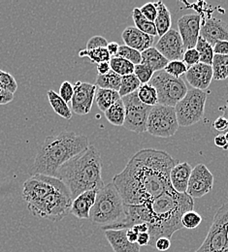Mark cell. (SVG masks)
<instances>
[{
    "instance_id": "cell-1",
    "label": "cell",
    "mask_w": 228,
    "mask_h": 252,
    "mask_svg": "<svg viewBox=\"0 0 228 252\" xmlns=\"http://www.w3.org/2000/svg\"><path fill=\"white\" fill-rule=\"evenodd\" d=\"M178 163L166 152L145 149L132 157L113 184L127 205H143L173 189L170 173Z\"/></svg>"
},
{
    "instance_id": "cell-2",
    "label": "cell",
    "mask_w": 228,
    "mask_h": 252,
    "mask_svg": "<svg viewBox=\"0 0 228 252\" xmlns=\"http://www.w3.org/2000/svg\"><path fill=\"white\" fill-rule=\"evenodd\" d=\"M194 198L187 193H178L171 189L143 205H127V220L114 229H130L135 225L147 223L151 238L149 246L155 248L159 239L171 240L174 233L184 228L182 218L186 213L194 211Z\"/></svg>"
},
{
    "instance_id": "cell-3",
    "label": "cell",
    "mask_w": 228,
    "mask_h": 252,
    "mask_svg": "<svg viewBox=\"0 0 228 252\" xmlns=\"http://www.w3.org/2000/svg\"><path fill=\"white\" fill-rule=\"evenodd\" d=\"M89 146L88 138L75 132L64 131L59 135L49 136L38 150L30 173L32 176L56 178L64 164L83 153Z\"/></svg>"
},
{
    "instance_id": "cell-4",
    "label": "cell",
    "mask_w": 228,
    "mask_h": 252,
    "mask_svg": "<svg viewBox=\"0 0 228 252\" xmlns=\"http://www.w3.org/2000/svg\"><path fill=\"white\" fill-rule=\"evenodd\" d=\"M101 172V155L94 145H90L83 153L64 164L56 178L68 188L74 200L86 191H98L105 186Z\"/></svg>"
},
{
    "instance_id": "cell-5",
    "label": "cell",
    "mask_w": 228,
    "mask_h": 252,
    "mask_svg": "<svg viewBox=\"0 0 228 252\" xmlns=\"http://www.w3.org/2000/svg\"><path fill=\"white\" fill-rule=\"evenodd\" d=\"M127 217V204L113 183H109L98 190L96 203L90 215L92 222L101 225L102 229L106 231L124 222Z\"/></svg>"
},
{
    "instance_id": "cell-6",
    "label": "cell",
    "mask_w": 228,
    "mask_h": 252,
    "mask_svg": "<svg viewBox=\"0 0 228 252\" xmlns=\"http://www.w3.org/2000/svg\"><path fill=\"white\" fill-rule=\"evenodd\" d=\"M73 198L70 190L62 184L38 204L28 207L30 213L39 219H45L53 222L63 220L71 211Z\"/></svg>"
},
{
    "instance_id": "cell-7",
    "label": "cell",
    "mask_w": 228,
    "mask_h": 252,
    "mask_svg": "<svg viewBox=\"0 0 228 252\" xmlns=\"http://www.w3.org/2000/svg\"><path fill=\"white\" fill-rule=\"evenodd\" d=\"M149 84L158 93L159 104L173 108L186 96L189 91L182 78H174L164 70L156 72Z\"/></svg>"
},
{
    "instance_id": "cell-8",
    "label": "cell",
    "mask_w": 228,
    "mask_h": 252,
    "mask_svg": "<svg viewBox=\"0 0 228 252\" xmlns=\"http://www.w3.org/2000/svg\"><path fill=\"white\" fill-rule=\"evenodd\" d=\"M207 101L206 92L192 89L175 106L179 126H192L199 123L205 113Z\"/></svg>"
},
{
    "instance_id": "cell-9",
    "label": "cell",
    "mask_w": 228,
    "mask_h": 252,
    "mask_svg": "<svg viewBox=\"0 0 228 252\" xmlns=\"http://www.w3.org/2000/svg\"><path fill=\"white\" fill-rule=\"evenodd\" d=\"M228 249V203L216 213L208 235L195 252H223Z\"/></svg>"
},
{
    "instance_id": "cell-10",
    "label": "cell",
    "mask_w": 228,
    "mask_h": 252,
    "mask_svg": "<svg viewBox=\"0 0 228 252\" xmlns=\"http://www.w3.org/2000/svg\"><path fill=\"white\" fill-rule=\"evenodd\" d=\"M179 123L175 108L161 104L153 107L147 124V131L160 138H169L176 134Z\"/></svg>"
},
{
    "instance_id": "cell-11",
    "label": "cell",
    "mask_w": 228,
    "mask_h": 252,
    "mask_svg": "<svg viewBox=\"0 0 228 252\" xmlns=\"http://www.w3.org/2000/svg\"><path fill=\"white\" fill-rule=\"evenodd\" d=\"M126 108L125 128L135 133H144L147 131L149 115L153 107L142 103L137 92L122 98Z\"/></svg>"
},
{
    "instance_id": "cell-12",
    "label": "cell",
    "mask_w": 228,
    "mask_h": 252,
    "mask_svg": "<svg viewBox=\"0 0 228 252\" xmlns=\"http://www.w3.org/2000/svg\"><path fill=\"white\" fill-rule=\"evenodd\" d=\"M61 184L62 181L54 177L43 175L32 176L23 186L22 197L27 202L28 207H32L45 199Z\"/></svg>"
},
{
    "instance_id": "cell-13",
    "label": "cell",
    "mask_w": 228,
    "mask_h": 252,
    "mask_svg": "<svg viewBox=\"0 0 228 252\" xmlns=\"http://www.w3.org/2000/svg\"><path fill=\"white\" fill-rule=\"evenodd\" d=\"M98 87L90 83L77 82L74 85V95L71 100V110L79 116L88 115L96 101Z\"/></svg>"
},
{
    "instance_id": "cell-14",
    "label": "cell",
    "mask_w": 228,
    "mask_h": 252,
    "mask_svg": "<svg viewBox=\"0 0 228 252\" xmlns=\"http://www.w3.org/2000/svg\"><path fill=\"white\" fill-rule=\"evenodd\" d=\"M214 186V176L204 164H198L193 169L187 194L192 198H201L208 194Z\"/></svg>"
},
{
    "instance_id": "cell-15",
    "label": "cell",
    "mask_w": 228,
    "mask_h": 252,
    "mask_svg": "<svg viewBox=\"0 0 228 252\" xmlns=\"http://www.w3.org/2000/svg\"><path fill=\"white\" fill-rule=\"evenodd\" d=\"M155 48L169 62L183 61L186 52L182 37L175 30H170L161 37Z\"/></svg>"
},
{
    "instance_id": "cell-16",
    "label": "cell",
    "mask_w": 228,
    "mask_h": 252,
    "mask_svg": "<svg viewBox=\"0 0 228 252\" xmlns=\"http://www.w3.org/2000/svg\"><path fill=\"white\" fill-rule=\"evenodd\" d=\"M201 27V16L198 14L185 15L179 19L178 29L186 51L195 49Z\"/></svg>"
},
{
    "instance_id": "cell-17",
    "label": "cell",
    "mask_w": 228,
    "mask_h": 252,
    "mask_svg": "<svg viewBox=\"0 0 228 252\" xmlns=\"http://www.w3.org/2000/svg\"><path fill=\"white\" fill-rule=\"evenodd\" d=\"M200 37L207 41L212 47L218 42L228 41V24L223 20L211 18L201 27Z\"/></svg>"
},
{
    "instance_id": "cell-18",
    "label": "cell",
    "mask_w": 228,
    "mask_h": 252,
    "mask_svg": "<svg viewBox=\"0 0 228 252\" xmlns=\"http://www.w3.org/2000/svg\"><path fill=\"white\" fill-rule=\"evenodd\" d=\"M186 78L193 89L205 92L213 81V68L211 65L199 63L188 68Z\"/></svg>"
},
{
    "instance_id": "cell-19",
    "label": "cell",
    "mask_w": 228,
    "mask_h": 252,
    "mask_svg": "<svg viewBox=\"0 0 228 252\" xmlns=\"http://www.w3.org/2000/svg\"><path fill=\"white\" fill-rule=\"evenodd\" d=\"M122 38L126 46L130 47L140 53H143L144 51L152 48L155 42L154 36L140 32L135 27L127 28L123 32Z\"/></svg>"
},
{
    "instance_id": "cell-20",
    "label": "cell",
    "mask_w": 228,
    "mask_h": 252,
    "mask_svg": "<svg viewBox=\"0 0 228 252\" xmlns=\"http://www.w3.org/2000/svg\"><path fill=\"white\" fill-rule=\"evenodd\" d=\"M97 190H90L82 193L73 200L70 214L78 220H90L91 211L97 200Z\"/></svg>"
},
{
    "instance_id": "cell-21",
    "label": "cell",
    "mask_w": 228,
    "mask_h": 252,
    "mask_svg": "<svg viewBox=\"0 0 228 252\" xmlns=\"http://www.w3.org/2000/svg\"><path fill=\"white\" fill-rule=\"evenodd\" d=\"M105 237L115 252H140V246L131 243L127 237V229L106 230Z\"/></svg>"
},
{
    "instance_id": "cell-22",
    "label": "cell",
    "mask_w": 228,
    "mask_h": 252,
    "mask_svg": "<svg viewBox=\"0 0 228 252\" xmlns=\"http://www.w3.org/2000/svg\"><path fill=\"white\" fill-rule=\"evenodd\" d=\"M193 167L190 163H178L170 173V182L173 189L178 193H187Z\"/></svg>"
},
{
    "instance_id": "cell-23",
    "label": "cell",
    "mask_w": 228,
    "mask_h": 252,
    "mask_svg": "<svg viewBox=\"0 0 228 252\" xmlns=\"http://www.w3.org/2000/svg\"><path fill=\"white\" fill-rule=\"evenodd\" d=\"M141 55H142L141 63L152 68L155 73L164 70L166 65L169 63V61L166 60L155 47H152L144 51L143 53H141Z\"/></svg>"
},
{
    "instance_id": "cell-24",
    "label": "cell",
    "mask_w": 228,
    "mask_h": 252,
    "mask_svg": "<svg viewBox=\"0 0 228 252\" xmlns=\"http://www.w3.org/2000/svg\"><path fill=\"white\" fill-rule=\"evenodd\" d=\"M155 4L158 8V16L155 21V26L158 32V36L163 37V35H165L171 30V26H172L171 13L163 1L156 2Z\"/></svg>"
},
{
    "instance_id": "cell-25",
    "label": "cell",
    "mask_w": 228,
    "mask_h": 252,
    "mask_svg": "<svg viewBox=\"0 0 228 252\" xmlns=\"http://www.w3.org/2000/svg\"><path fill=\"white\" fill-rule=\"evenodd\" d=\"M121 99L122 97L120 96L118 92L103 89H98L97 91L96 102L98 104L99 110L103 113H105L111 106H113L116 102H118Z\"/></svg>"
},
{
    "instance_id": "cell-26",
    "label": "cell",
    "mask_w": 228,
    "mask_h": 252,
    "mask_svg": "<svg viewBox=\"0 0 228 252\" xmlns=\"http://www.w3.org/2000/svg\"><path fill=\"white\" fill-rule=\"evenodd\" d=\"M106 120L113 126H124L126 121V108L123 100H119L105 113Z\"/></svg>"
},
{
    "instance_id": "cell-27",
    "label": "cell",
    "mask_w": 228,
    "mask_h": 252,
    "mask_svg": "<svg viewBox=\"0 0 228 252\" xmlns=\"http://www.w3.org/2000/svg\"><path fill=\"white\" fill-rule=\"evenodd\" d=\"M121 84L122 77L112 70L106 75H98L96 81V86L98 87V89L111 90L118 93L121 89Z\"/></svg>"
},
{
    "instance_id": "cell-28",
    "label": "cell",
    "mask_w": 228,
    "mask_h": 252,
    "mask_svg": "<svg viewBox=\"0 0 228 252\" xmlns=\"http://www.w3.org/2000/svg\"><path fill=\"white\" fill-rule=\"evenodd\" d=\"M48 99L53 110L62 118L65 120L72 119V112L65 101L54 91L48 92Z\"/></svg>"
},
{
    "instance_id": "cell-29",
    "label": "cell",
    "mask_w": 228,
    "mask_h": 252,
    "mask_svg": "<svg viewBox=\"0 0 228 252\" xmlns=\"http://www.w3.org/2000/svg\"><path fill=\"white\" fill-rule=\"evenodd\" d=\"M132 18L135 24V28L140 32H144L151 36H158V32L155 23L147 20L140 11V8H134L132 11Z\"/></svg>"
},
{
    "instance_id": "cell-30",
    "label": "cell",
    "mask_w": 228,
    "mask_h": 252,
    "mask_svg": "<svg viewBox=\"0 0 228 252\" xmlns=\"http://www.w3.org/2000/svg\"><path fill=\"white\" fill-rule=\"evenodd\" d=\"M213 79L223 81L228 78V56L215 55L212 63Z\"/></svg>"
},
{
    "instance_id": "cell-31",
    "label": "cell",
    "mask_w": 228,
    "mask_h": 252,
    "mask_svg": "<svg viewBox=\"0 0 228 252\" xmlns=\"http://www.w3.org/2000/svg\"><path fill=\"white\" fill-rule=\"evenodd\" d=\"M137 94L142 103L145 105L155 107L159 104V97L156 89L150 84L141 85L139 90L137 91Z\"/></svg>"
},
{
    "instance_id": "cell-32",
    "label": "cell",
    "mask_w": 228,
    "mask_h": 252,
    "mask_svg": "<svg viewBox=\"0 0 228 252\" xmlns=\"http://www.w3.org/2000/svg\"><path fill=\"white\" fill-rule=\"evenodd\" d=\"M109 63H110L111 70L117 73L118 75H120L121 77L134 74L135 65L123 58L114 57L111 59Z\"/></svg>"
},
{
    "instance_id": "cell-33",
    "label": "cell",
    "mask_w": 228,
    "mask_h": 252,
    "mask_svg": "<svg viewBox=\"0 0 228 252\" xmlns=\"http://www.w3.org/2000/svg\"><path fill=\"white\" fill-rule=\"evenodd\" d=\"M78 56L80 58H89L92 63H97V64L101 63H109L112 59L109 52L107 51V48H101V49L92 50V51H88L85 49L80 51Z\"/></svg>"
},
{
    "instance_id": "cell-34",
    "label": "cell",
    "mask_w": 228,
    "mask_h": 252,
    "mask_svg": "<svg viewBox=\"0 0 228 252\" xmlns=\"http://www.w3.org/2000/svg\"><path fill=\"white\" fill-rule=\"evenodd\" d=\"M195 49L200 56V63L212 66L214 56H215L214 47H212L202 37H199Z\"/></svg>"
},
{
    "instance_id": "cell-35",
    "label": "cell",
    "mask_w": 228,
    "mask_h": 252,
    "mask_svg": "<svg viewBox=\"0 0 228 252\" xmlns=\"http://www.w3.org/2000/svg\"><path fill=\"white\" fill-rule=\"evenodd\" d=\"M141 85L142 84L134 74L124 76L122 77V84H121V89L119 91V94L123 98L133 93H136L141 87Z\"/></svg>"
},
{
    "instance_id": "cell-36",
    "label": "cell",
    "mask_w": 228,
    "mask_h": 252,
    "mask_svg": "<svg viewBox=\"0 0 228 252\" xmlns=\"http://www.w3.org/2000/svg\"><path fill=\"white\" fill-rule=\"evenodd\" d=\"M117 57L123 58V59L130 62L131 63H133L134 65H138L142 63L141 53L132 49L130 47L126 46V45L120 46V50H119Z\"/></svg>"
},
{
    "instance_id": "cell-37",
    "label": "cell",
    "mask_w": 228,
    "mask_h": 252,
    "mask_svg": "<svg viewBox=\"0 0 228 252\" xmlns=\"http://www.w3.org/2000/svg\"><path fill=\"white\" fill-rule=\"evenodd\" d=\"M154 74H155L154 70L145 64L141 63V64L135 65L134 75L137 77V79L140 81V83L142 85L149 84L151 82Z\"/></svg>"
},
{
    "instance_id": "cell-38",
    "label": "cell",
    "mask_w": 228,
    "mask_h": 252,
    "mask_svg": "<svg viewBox=\"0 0 228 252\" xmlns=\"http://www.w3.org/2000/svg\"><path fill=\"white\" fill-rule=\"evenodd\" d=\"M0 88L14 94L18 90V84L11 74L0 70Z\"/></svg>"
},
{
    "instance_id": "cell-39",
    "label": "cell",
    "mask_w": 228,
    "mask_h": 252,
    "mask_svg": "<svg viewBox=\"0 0 228 252\" xmlns=\"http://www.w3.org/2000/svg\"><path fill=\"white\" fill-rule=\"evenodd\" d=\"M164 71L174 78H180L182 75L186 74L188 71V66L183 61L169 62L164 68Z\"/></svg>"
},
{
    "instance_id": "cell-40",
    "label": "cell",
    "mask_w": 228,
    "mask_h": 252,
    "mask_svg": "<svg viewBox=\"0 0 228 252\" xmlns=\"http://www.w3.org/2000/svg\"><path fill=\"white\" fill-rule=\"evenodd\" d=\"M202 222V217L195 211L186 213L182 218L183 227L186 229H195Z\"/></svg>"
},
{
    "instance_id": "cell-41",
    "label": "cell",
    "mask_w": 228,
    "mask_h": 252,
    "mask_svg": "<svg viewBox=\"0 0 228 252\" xmlns=\"http://www.w3.org/2000/svg\"><path fill=\"white\" fill-rule=\"evenodd\" d=\"M140 11L147 20L155 23L157 16H158V8L155 3H147V4L143 5L140 8Z\"/></svg>"
},
{
    "instance_id": "cell-42",
    "label": "cell",
    "mask_w": 228,
    "mask_h": 252,
    "mask_svg": "<svg viewBox=\"0 0 228 252\" xmlns=\"http://www.w3.org/2000/svg\"><path fill=\"white\" fill-rule=\"evenodd\" d=\"M183 62L189 67H192L200 63V56L196 49H191L187 50L183 57Z\"/></svg>"
},
{
    "instance_id": "cell-43",
    "label": "cell",
    "mask_w": 228,
    "mask_h": 252,
    "mask_svg": "<svg viewBox=\"0 0 228 252\" xmlns=\"http://www.w3.org/2000/svg\"><path fill=\"white\" fill-rule=\"evenodd\" d=\"M107 46H108V42L104 37L94 36L87 43L86 50L92 51V50H97V49H101V48H107Z\"/></svg>"
},
{
    "instance_id": "cell-44",
    "label": "cell",
    "mask_w": 228,
    "mask_h": 252,
    "mask_svg": "<svg viewBox=\"0 0 228 252\" xmlns=\"http://www.w3.org/2000/svg\"><path fill=\"white\" fill-rule=\"evenodd\" d=\"M60 96L65 101L66 103L71 102L74 95V86L70 82H64L60 88Z\"/></svg>"
},
{
    "instance_id": "cell-45",
    "label": "cell",
    "mask_w": 228,
    "mask_h": 252,
    "mask_svg": "<svg viewBox=\"0 0 228 252\" xmlns=\"http://www.w3.org/2000/svg\"><path fill=\"white\" fill-rule=\"evenodd\" d=\"M214 129L219 132H227L228 130V121L224 117H219L213 124Z\"/></svg>"
},
{
    "instance_id": "cell-46",
    "label": "cell",
    "mask_w": 228,
    "mask_h": 252,
    "mask_svg": "<svg viewBox=\"0 0 228 252\" xmlns=\"http://www.w3.org/2000/svg\"><path fill=\"white\" fill-rule=\"evenodd\" d=\"M214 53H215V55L228 56V41L218 42L214 46Z\"/></svg>"
},
{
    "instance_id": "cell-47",
    "label": "cell",
    "mask_w": 228,
    "mask_h": 252,
    "mask_svg": "<svg viewBox=\"0 0 228 252\" xmlns=\"http://www.w3.org/2000/svg\"><path fill=\"white\" fill-rule=\"evenodd\" d=\"M171 247V240L167 238H161L156 242L155 248L160 252H166Z\"/></svg>"
},
{
    "instance_id": "cell-48",
    "label": "cell",
    "mask_w": 228,
    "mask_h": 252,
    "mask_svg": "<svg viewBox=\"0 0 228 252\" xmlns=\"http://www.w3.org/2000/svg\"><path fill=\"white\" fill-rule=\"evenodd\" d=\"M14 99V94L0 88V105H6L12 102Z\"/></svg>"
},
{
    "instance_id": "cell-49",
    "label": "cell",
    "mask_w": 228,
    "mask_h": 252,
    "mask_svg": "<svg viewBox=\"0 0 228 252\" xmlns=\"http://www.w3.org/2000/svg\"><path fill=\"white\" fill-rule=\"evenodd\" d=\"M214 143H215V145H216L218 148L223 149V150H225V151H228V141H227V138H226V136H225L224 134L218 135V136L215 138Z\"/></svg>"
},
{
    "instance_id": "cell-50",
    "label": "cell",
    "mask_w": 228,
    "mask_h": 252,
    "mask_svg": "<svg viewBox=\"0 0 228 252\" xmlns=\"http://www.w3.org/2000/svg\"><path fill=\"white\" fill-rule=\"evenodd\" d=\"M150 234L149 233H141L138 236V240H137V244L140 247H145V246H149L150 245Z\"/></svg>"
},
{
    "instance_id": "cell-51",
    "label": "cell",
    "mask_w": 228,
    "mask_h": 252,
    "mask_svg": "<svg viewBox=\"0 0 228 252\" xmlns=\"http://www.w3.org/2000/svg\"><path fill=\"white\" fill-rule=\"evenodd\" d=\"M119 50H120V45H119L117 42L108 43L107 51L109 52V54H110V56H111L112 58L117 57V55H118V53H119Z\"/></svg>"
},
{
    "instance_id": "cell-52",
    "label": "cell",
    "mask_w": 228,
    "mask_h": 252,
    "mask_svg": "<svg viewBox=\"0 0 228 252\" xmlns=\"http://www.w3.org/2000/svg\"><path fill=\"white\" fill-rule=\"evenodd\" d=\"M98 75H106L111 71V67H110V63H101L98 64Z\"/></svg>"
},
{
    "instance_id": "cell-53",
    "label": "cell",
    "mask_w": 228,
    "mask_h": 252,
    "mask_svg": "<svg viewBox=\"0 0 228 252\" xmlns=\"http://www.w3.org/2000/svg\"><path fill=\"white\" fill-rule=\"evenodd\" d=\"M132 229L137 233V234H141V233H149V225L147 223H142V224H138L132 227Z\"/></svg>"
},
{
    "instance_id": "cell-54",
    "label": "cell",
    "mask_w": 228,
    "mask_h": 252,
    "mask_svg": "<svg viewBox=\"0 0 228 252\" xmlns=\"http://www.w3.org/2000/svg\"><path fill=\"white\" fill-rule=\"evenodd\" d=\"M138 236L139 234H137L132 228L130 229H127V237L129 239V241L131 243H137V240H138Z\"/></svg>"
},
{
    "instance_id": "cell-55",
    "label": "cell",
    "mask_w": 228,
    "mask_h": 252,
    "mask_svg": "<svg viewBox=\"0 0 228 252\" xmlns=\"http://www.w3.org/2000/svg\"><path fill=\"white\" fill-rule=\"evenodd\" d=\"M222 110H223V112H224V117L227 119L228 121V103L226 104V106L225 107H223L222 108Z\"/></svg>"
},
{
    "instance_id": "cell-56",
    "label": "cell",
    "mask_w": 228,
    "mask_h": 252,
    "mask_svg": "<svg viewBox=\"0 0 228 252\" xmlns=\"http://www.w3.org/2000/svg\"><path fill=\"white\" fill-rule=\"evenodd\" d=\"M225 136H226V138H227V141H228V130L226 132V134H225Z\"/></svg>"
},
{
    "instance_id": "cell-57",
    "label": "cell",
    "mask_w": 228,
    "mask_h": 252,
    "mask_svg": "<svg viewBox=\"0 0 228 252\" xmlns=\"http://www.w3.org/2000/svg\"><path fill=\"white\" fill-rule=\"evenodd\" d=\"M228 252V249H227V250H226V251H224V252Z\"/></svg>"
}]
</instances>
